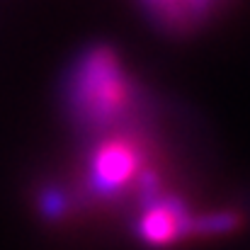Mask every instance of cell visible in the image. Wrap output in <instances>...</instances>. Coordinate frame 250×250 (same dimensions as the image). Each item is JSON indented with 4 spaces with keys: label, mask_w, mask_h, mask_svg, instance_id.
<instances>
[{
    "label": "cell",
    "mask_w": 250,
    "mask_h": 250,
    "mask_svg": "<svg viewBox=\"0 0 250 250\" xmlns=\"http://www.w3.org/2000/svg\"><path fill=\"white\" fill-rule=\"evenodd\" d=\"M71 107L87 126H109L134 107V81L109 46H95L76 63Z\"/></svg>",
    "instance_id": "6da1fadb"
},
{
    "label": "cell",
    "mask_w": 250,
    "mask_h": 250,
    "mask_svg": "<svg viewBox=\"0 0 250 250\" xmlns=\"http://www.w3.org/2000/svg\"><path fill=\"white\" fill-rule=\"evenodd\" d=\"M144 151L129 136H109L90 156V187L100 194L122 192L134 180H144Z\"/></svg>",
    "instance_id": "7a4b0ae2"
},
{
    "label": "cell",
    "mask_w": 250,
    "mask_h": 250,
    "mask_svg": "<svg viewBox=\"0 0 250 250\" xmlns=\"http://www.w3.org/2000/svg\"><path fill=\"white\" fill-rule=\"evenodd\" d=\"M136 236L151 248H167L180 238L192 236V214L180 199L153 192L136 219Z\"/></svg>",
    "instance_id": "3957f363"
},
{
    "label": "cell",
    "mask_w": 250,
    "mask_h": 250,
    "mask_svg": "<svg viewBox=\"0 0 250 250\" xmlns=\"http://www.w3.org/2000/svg\"><path fill=\"white\" fill-rule=\"evenodd\" d=\"M148 12L172 32H187L207 20L219 0H144Z\"/></svg>",
    "instance_id": "277c9868"
},
{
    "label": "cell",
    "mask_w": 250,
    "mask_h": 250,
    "mask_svg": "<svg viewBox=\"0 0 250 250\" xmlns=\"http://www.w3.org/2000/svg\"><path fill=\"white\" fill-rule=\"evenodd\" d=\"M241 214L231 209H216L204 214H192V236H224L241 226Z\"/></svg>",
    "instance_id": "5b68a950"
}]
</instances>
